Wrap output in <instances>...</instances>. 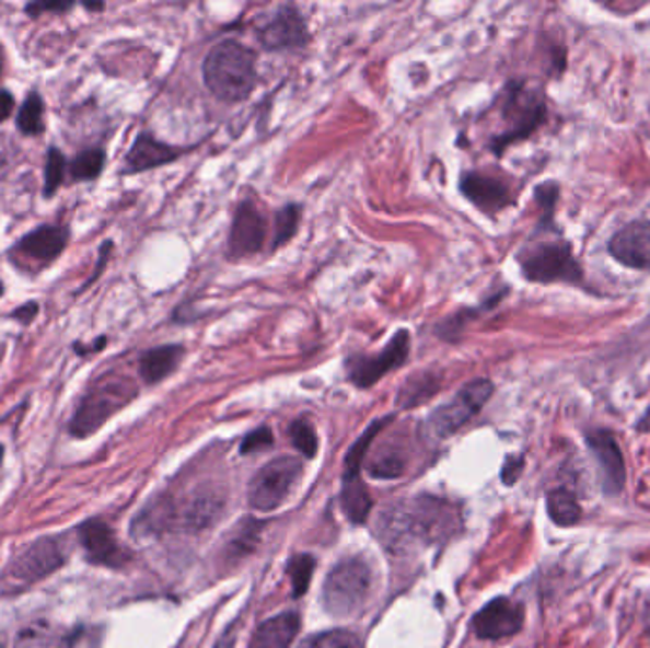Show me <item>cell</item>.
<instances>
[{"label":"cell","mask_w":650,"mask_h":648,"mask_svg":"<svg viewBox=\"0 0 650 648\" xmlns=\"http://www.w3.org/2000/svg\"><path fill=\"white\" fill-rule=\"evenodd\" d=\"M461 526L459 508L445 498L420 495L411 500H397L384 508L376 519V534L392 552H402L415 544L430 546L448 541Z\"/></svg>","instance_id":"6da1fadb"},{"label":"cell","mask_w":650,"mask_h":648,"mask_svg":"<svg viewBox=\"0 0 650 648\" xmlns=\"http://www.w3.org/2000/svg\"><path fill=\"white\" fill-rule=\"evenodd\" d=\"M204 82L224 103L247 100L257 86V58L247 46L227 38L216 44L202 66Z\"/></svg>","instance_id":"7a4b0ae2"},{"label":"cell","mask_w":650,"mask_h":648,"mask_svg":"<svg viewBox=\"0 0 650 648\" xmlns=\"http://www.w3.org/2000/svg\"><path fill=\"white\" fill-rule=\"evenodd\" d=\"M138 384L131 377L118 371L103 373L88 386L84 396L80 397L69 432L79 440L94 436L108 418L115 417L118 410L130 405L138 397Z\"/></svg>","instance_id":"3957f363"},{"label":"cell","mask_w":650,"mask_h":648,"mask_svg":"<svg viewBox=\"0 0 650 648\" xmlns=\"http://www.w3.org/2000/svg\"><path fill=\"white\" fill-rule=\"evenodd\" d=\"M515 261L520 265L521 276L531 284H565L590 291L584 268L567 240H542L525 244L515 253Z\"/></svg>","instance_id":"277c9868"},{"label":"cell","mask_w":650,"mask_h":648,"mask_svg":"<svg viewBox=\"0 0 650 648\" xmlns=\"http://www.w3.org/2000/svg\"><path fill=\"white\" fill-rule=\"evenodd\" d=\"M500 113L508 128L492 137L489 144L497 157H502L510 144L533 136L546 123L548 105L538 90H531L521 80H512L506 84Z\"/></svg>","instance_id":"5b68a950"},{"label":"cell","mask_w":650,"mask_h":648,"mask_svg":"<svg viewBox=\"0 0 650 648\" xmlns=\"http://www.w3.org/2000/svg\"><path fill=\"white\" fill-rule=\"evenodd\" d=\"M66 549L59 539H38L31 544L23 554L8 563L0 572V591L4 595L22 593L43 578L50 577L51 572L66 563Z\"/></svg>","instance_id":"8992f818"},{"label":"cell","mask_w":650,"mask_h":648,"mask_svg":"<svg viewBox=\"0 0 650 648\" xmlns=\"http://www.w3.org/2000/svg\"><path fill=\"white\" fill-rule=\"evenodd\" d=\"M373 575L368 563L360 557H348L337 563L324 582V609L333 616H350L368 601Z\"/></svg>","instance_id":"52a82bcc"},{"label":"cell","mask_w":650,"mask_h":648,"mask_svg":"<svg viewBox=\"0 0 650 648\" xmlns=\"http://www.w3.org/2000/svg\"><path fill=\"white\" fill-rule=\"evenodd\" d=\"M303 476V464L295 456H278L255 474L247 487V502L253 510L272 512L288 500Z\"/></svg>","instance_id":"ba28073f"},{"label":"cell","mask_w":650,"mask_h":648,"mask_svg":"<svg viewBox=\"0 0 650 648\" xmlns=\"http://www.w3.org/2000/svg\"><path fill=\"white\" fill-rule=\"evenodd\" d=\"M492 392L495 384L489 379L469 381L449 400L448 404L432 410V415L428 417V430L433 438L440 440L453 436L484 409L485 404L491 400Z\"/></svg>","instance_id":"9c48e42d"},{"label":"cell","mask_w":650,"mask_h":648,"mask_svg":"<svg viewBox=\"0 0 650 648\" xmlns=\"http://www.w3.org/2000/svg\"><path fill=\"white\" fill-rule=\"evenodd\" d=\"M411 352V335L407 329H399L379 354H352L345 360L348 381L356 389H371L397 368H402Z\"/></svg>","instance_id":"30bf717a"},{"label":"cell","mask_w":650,"mask_h":648,"mask_svg":"<svg viewBox=\"0 0 650 648\" xmlns=\"http://www.w3.org/2000/svg\"><path fill=\"white\" fill-rule=\"evenodd\" d=\"M255 35L260 46L268 51L297 50L309 43L306 22L301 12L291 4L280 7L275 14L268 15L257 27Z\"/></svg>","instance_id":"8fae6325"},{"label":"cell","mask_w":650,"mask_h":648,"mask_svg":"<svg viewBox=\"0 0 650 648\" xmlns=\"http://www.w3.org/2000/svg\"><path fill=\"white\" fill-rule=\"evenodd\" d=\"M585 445L600 466L603 493L608 497L620 495L622 490L626 489L628 468L614 433L605 428H595L592 432L585 433Z\"/></svg>","instance_id":"7c38bea8"},{"label":"cell","mask_w":650,"mask_h":648,"mask_svg":"<svg viewBox=\"0 0 650 648\" xmlns=\"http://www.w3.org/2000/svg\"><path fill=\"white\" fill-rule=\"evenodd\" d=\"M265 236H267V219L252 198L242 200L232 217L229 245H227L229 257L244 259L259 253L265 244Z\"/></svg>","instance_id":"4fadbf2b"},{"label":"cell","mask_w":650,"mask_h":648,"mask_svg":"<svg viewBox=\"0 0 650 648\" xmlns=\"http://www.w3.org/2000/svg\"><path fill=\"white\" fill-rule=\"evenodd\" d=\"M525 624V609L512 599L497 598L477 611L472 620V629L479 639L499 641L520 634Z\"/></svg>","instance_id":"5bb4252c"},{"label":"cell","mask_w":650,"mask_h":648,"mask_svg":"<svg viewBox=\"0 0 650 648\" xmlns=\"http://www.w3.org/2000/svg\"><path fill=\"white\" fill-rule=\"evenodd\" d=\"M607 252L622 267L650 273V219H637L614 232Z\"/></svg>","instance_id":"9a60e30c"},{"label":"cell","mask_w":650,"mask_h":648,"mask_svg":"<svg viewBox=\"0 0 650 648\" xmlns=\"http://www.w3.org/2000/svg\"><path fill=\"white\" fill-rule=\"evenodd\" d=\"M69 229L59 227V224H43L35 231L25 234L18 244L14 245L15 263L25 261L30 267H48L54 261L58 259L61 253L66 252L67 242H69Z\"/></svg>","instance_id":"2e32d148"},{"label":"cell","mask_w":650,"mask_h":648,"mask_svg":"<svg viewBox=\"0 0 650 648\" xmlns=\"http://www.w3.org/2000/svg\"><path fill=\"white\" fill-rule=\"evenodd\" d=\"M79 539L86 549L88 559L94 565L120 569L130 562V554L116 541L113 529L102 519H90L79 529Z\"/></svg>","instance_id":"e0dca14e"},{"label":"cell","mask_w":650,"mask_h":648,"mask_svg":"<svg viewBox=\"0 0 650 648\" xmlns=\"http://www.w3.org/2000/svg\"><path fill=\"white\" fill-rule=\"evenodd\" d=\"M461 193L468 202L474 204L487 216L500 213L513 204L510 188L506 187L502 181L479 172H464L461 175Z\"/></svg>","instance_id":"ac0fdd59"},{"label":"cell","mask_w":650,"mask_h":648,"mask_svg":"<svg viewBox=\"0 0 650 648\" xmlns=\"http://www.w3.org/2000/svg\"><path fill=\"white\" fill-rule=\"evenodd\" d=\"M187 147H175L164 143L149 131H141L136 141L126 154V173H141L154 170V167L166 166L174 160L187 154Z\"/></svg>","instance_id":"d6986e66"},{"label":"cell","mask_w":650,"mask_h":648,"mask_svg":"<svg viewBox=\"0 0 650 648\" xmlns=\"http://www.w3.org/2000/svg\"><path fill=\"white\" fill-rule=\"evenodd\" d=\"M185 358V346L162 345L139 358V375L147 384H156L174 373Z\"/></svg>","instance_id":"ffe728a7"},{"label":"cell","mask_w":650,"mask_h":648,"mask_svg":"<svg viewBox=\"0 0 650 648\" xmlns=\"http://www.w3.org/2000/svg\"><path fill=\"white\" fill-rule=\"evenodd\" d=\"M299 629H301L299 614H278L257 627L249 648H289Z\"/></svg>","instance_id":"44dd1931"},{"label":"cell","mask_w":650,"mask_h":648,"mask_svg":"<svg viewBox=\"0 0 650 648\" xmlns=\"http://www.w3.org/2000/svg\"><path fill=\"white\" fill-rule=\"evenodd\" d=\"M440 377L433 371H419L405 379L402 389L397 392L396 404L402 409H413L427 404L440 390Z\"/></svg>","instance_id":"7402d4cb"},{"label":"cell","mask_w":650,"mask_h":648,"mask_svg":"<svg viewBox=\"0 0 650 648\" xmlns=\"http://www.w3.org/2000/svg\"><path fill=\"white\" fill-rule=\"evenodd\" d=\"M546 508L548 516L557 526H574L582 519V506L571 490L559 489L549 490L546 497Z\"/></svg>","instance_id":"603a6c76"},{"label":"cell","mask_w":650,"mask_h":648,"mask_svg":"<svg viewBox=\"0 0 650 648\" xmlns=\"http://www.w3.org/2000/svg\"><path fill=\"white\" fill-rule=\"evenodd\" d=\"M391 420L392 417H383L375 420V423H371V425L368 426V430L361 433L360 438L356 440L355 445L350 447V451L347 453V459H345L343 482L361 479V464H363V459H365V454H368L369 447H371V443H373V440L379 436V432H381L384 426L388 425Z\"/></svg>","instance_id":"cb8c5ba5"},{"label":"cell","mask_w":650,"mask_h":648,"mask_svg":"<svg viewBox=\"0 0 650 648\" xmlns=\"http://www.w3.org/2000/svg\"><path fill=\"white\" fill-rule=\"evenodd\" d=\"M340 506L343 512L352 523H363L371 512L373 500L369 497V490L361 479L355 482H343L340 490Z\"/></svg>","instance_id":"d4e9b609"},{"label":"cell","mask_w":650,"mask_h":648,"mask_svg":"<svg viewBox=\"0 0 650 648\" xmlns=\"http://www.w3.org/2000/svg\"><path fill=\"white\" fill-rule=\"evenodd\" d=\"M221 512V502L216 493H200L196 495L185 510V525L193 531H200L210 526Z\"/></svg>","instance_id":"484cf974"},{"label":"cell","mask_w":650,"mask_h":648,"mask_svg":"<svg viewBox=\"0 0 650 648\" xmlns=\"http://www.w3.org/2000/svg\"><path fill=\"white\" fill-rule=\"evenodd\" d=\"M15 124L18 130L22 131L23 136H40L44 131V102L40 95L36 92H31L22 107L18 111L15 116Z\"/></svg>","instance_id":"4316f807"},{"label":"cell","mask_w":650,"mask_h":648,"mask_svg":"<svg viewBox=\"0 0 650 648\" xmlns=\"http://www.w3.org/2000/svg\"><path fill=\"white\" fill-rule=\"evenodd\" d=\"M59 643L58 632L48 622H33L20 632L15 648H58Z\"/></svg>","instance_id":"83f0119b"},{"label":"cell","mask_w":650,"mask_h":648,"mask_svg":"<svg viewBox=\"0 0 650 648\" xmlns=\"http://www.w3.org/2000/svg\"><path fill=\"white\" fill-rule=\"evenodd\" d=\"M107 157L102 149H88V151L80 152L77 159L72 160L71 177L74 181H94L102 175L103 167H105Z\"/></svg>","instance_id":"f1b7e54d"},{"label":"cell","mask_w":650,"mask_h":648,"mask_svg":"<svg viewBox=\"0 0 650 648\" xmlns=\"http://www.w3.org/2000/svg\"><path fill=\"white\" fill-rule=\"evenodd\" d=\"M535 198L541 206V227L538 231L559 232L554 217H556L557 200H559V185L556 181H548L535 188Z\"/></svg>","instance_id":"f546056e"},{"label":"cell","mask_w":650,"mask_h":648,"mask_svg":"<svg viewBox=\"0 0 650 648\" xmlns=\"http://www.w3.org/2000/svg\"><path fill=\"white\" fill-rule=\"evenodd\" d=\"M301 223V206L299 204H288L276 213L275 240H272V250H278L288 244L289 240L295 236Z\"/></svg>","instance_id":"4dcf8cb0"},{"label":"cell","mask_w":650,"mask_h":648,"mask_svg":"<svg viewBox=\"0 0 650 648\" xmlns=\"http://www.w3.org/2000/svg\"><path fill=\"white\" fill-rule=\"evenodd\" d=\"M299 648H363V645L360 637L348 629H332L311 635Z\"/></svg>","instance_id":"1f68e13d"},{"label":"cell","mask_w":650,"mask_h":648,"mask_svg":"<svg viewBox=\"0 0 650 648\" xmlns=\"http://www.w3.org/2000/svg\"><path fill=\"white\" fill-rule=\"evenodd\" d=\"M316 569V559L309 554H299L288 563V575L293 586V595L301 598L311 586L312 575Z\"/></svg>","instance_id":"d6a6232c"},{"label":"cell","mask_w":650,"mask_h":648,"mask_svg":"<svg viewBox=\"0 0 650 648\" xmlns=\"http://www.w3.org/2000/svg\"><path fill=\"white\" fill-rule=\"evenodd\" d=\"M67 172V160L63 152L50 147L46 154V166H44V196L50 198L56 195V190L61 187Z\"/></svg>","instance_id":"836d02e7"},{"label":"cell","mask_w":650,"mask_h":648,"mask_svg":"<svg viewBox=\"0 0 650 648\" xmlns=\"http://www.w3.org/2000/svg\"><path fill=\"white\" fill-rule=\"evenodd\" d=\"M289 438H291V443L299 449V453H303L306 459H312L318 453V436L309 420L299 418L289 426Z\"/></svg>","instance_id":"e575fe53"},{"label":"cell","mask_w":650,"mask_h":648,"mask_svg":"<svg viewBox=\"0 0 650 648\" xmlns=\"http://www.w3.org/2000/svg\"><path fill=\"white\" fill-rule=\"evenodd\" d=\"M405 462L399 454L394 451H384L379 454L375 461L371 462L369 466V474L379 479H394L404 474Z\"/></svg>","instance_id":"d590c367"},{"label":"cell","mask_w":650,"mask_h":648,"mask_svg":"<svg viewBox=\"0 0 650 648\" xmlns=\"http://www.w3.org/2000/svg\"><path fill=\"white\" fill-rule=\"evenodd\" d=\"M477 310L463 309L459 310L453 316L445 317L438 327V337L443 340H456L463 333L464 325L468 324L472 317L476 316Z\"/></svg>","instance_id":"8d00e7d4"},{"label":"cell","mask_w":650,"mask_h":648,"mask_svg":"<svg viewBox=\"0 0 650 648\" xmlns=\"http://www.w3.org/2000/svg\"><path fill=\"white\" fill-rule=\"evenodd\" d=\"M272 443H275L272 430H270L268 426H260L257 430L247 433L244 441H242L240 451H242V454L259 453V451L267 449V447L272 445Z\"/></svg>","instance_id":"74e56055"},{"label":"cell","mask_w":650,"mask_h":648,"mask_svg":"<svg viewBox=\"0 0 650 648\" xmlns=\"http://www.w3.org/2000/svg\"><path fill=\"white\" fill-rule=\"evenodd\" d=\"M72 8V2H36V4H30L25 7V12L31 18H38L43 12H69Z\"/></svg>","instance_id":"f35d334b"},{"label":"cell","mask_w":650,"mask_h":648,"mask_svg":"<svg viewBox=\"0 0 650 648\" xmlns=\"http://www.w3.org/2000/svg\"><path fill=\"white\" fill-rule=\"evenodd\" d=\"M523 472V459L521 456H508L504 468H502V482L506 485H513Z\"/></svg>","instance_id":"ab89813d"},{"label":"cell","mask_w":650,"mask_h":648,"mask_svg":"<svg viewBox=\"0 0 650 648\" xmlns=\"http://www.w3.org/2000/svg\"><path fill=\"white\" fill-rule=\"evenodd\" d=\"M36 314H38V304L36 303H25L20 306V309L14 310V314L12 317L18 320V322H22V324H31L33 320H35Z\"/></svg>","instance_id":"60d3db41"},{"label":"cell","mask_w":650,"mask_h":648,"mask_svg":"<svg viewBox=\"0 0 650 648\" xmlns=\"http://www.w3.org/2000/svg\"><path fill=\"white\" fill-rule=\"evenodd\" d=\"M14 105V95L10 94L8 90H0V123H4L12 116Z\"/></svg>","instance_id":"b9f144b4"},{"label":"cell","mask_w":650,"mask_h":648,"mask_svg":"<svg viewBox=\"0 0 650 648\" xmlns=\"http://www.w3.org/2000/svg\"><path fill=\"white\" fill-rule=\"evenodd\" d=\"M637 430L641 432H649L650 430V409L645 413L643 418L639 420V425L636 426Z\"/></svg>","instance_id":"7bdbcfd3"},{"label":"cell","mask_w":650,"mask_h":648,"mask_svg":"<svg viewBox=\"0 0 650 648\" xmlns=\"http://www.w3.org/2000/svg\"><path fill=\"white\" fill-rule=\"evenodd\" d=\"M645 632H647L650 641V595L647 603H645Z\"/></svg>","instance_id":"ee69618b"},{"label":"cell","mask_w":650,"mask_h":648,"mask_svg":"<svg viewBox=\"0 0 650 648\" xmlns=\"http://www.w3.org/2000/svg\"><path fill=\"white\" fill-rule=\"evenodd\" d=\"M84 8H86V10H103V8H105V4H103V2H97V4H92V2H90V4H84Z\"/></svg>","instance_id":"f6af8a7d"},{"label":"cell","mask_w":650,"mask_h":648,"mask_svg":"<svg viewBox=\"0 0 650 648\" xmlns=\"http://www.w3.org/2000/svg\"><path fill=\"white\" fill-rule=\"evenodd\" d=\"M0 648H8L7 641H4V637L0 635Z\"/></svg>","instance_id":"bcb514c9"},{"label":"cell","mask_w":650,"mask_h":648,"mask_svg":"<svg viewBox=\"0 0 650 648\" xmlns=\"http://www.w3.org/2000/svg\"><path fill=\"white\" fill-rule=\"evenodd\" d=\"M4 350H7L4 345H0V361H2V358H4Z\"/></svg>","instance_id":"7dc6e473"},{"label":"cell","mask_w":650,"mask_h":648,"mask_svg":"<svg viewBox=\"0 0 650 648\" xmlns=\"http://www.w3.org/2000/svg\"><path fill=\"white\" fill-rule=\"evenodd\" d=\"M2 456H4V449L0 445V464H2Z\"/></svg>","instance_id":"c3c4849f"},{"label":"cell","mask_w":650,"mask_h":648,"mask_svg":"<svg viewBox=\"0 0 650 648\" xmlns=\"http://www.w3.org/2000/svg\"><path fill=\"white\" fill-rule=\"evenodd\" d=\"M4 296V286H2V281H0V297Z\"/></svg>","instance_id":"681fc988"},{"label":"cell","mask_w":650,"mask_h":648,"mask_svg":"<svg viewBox=\"0 0 650 648\" xmlns=\"http://www.w3.org/2000/svg\"><path fill=\"white\" fill-rule=\"evenodd\" d=\"M0 69H2V66H0Z\"/></svg>","instance_id":"f907efd6"}]
</instances>
